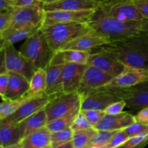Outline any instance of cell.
I'll return each mask as SVG.
<instances>
[{
  "label": "cell",
  "mask_w": 148,
  "mask_h": 148,
  "mask_svg": "<svg viewBox=\"0 0 148 148\" xmlns=\"http://www.w3.org/2000/svg\"><path fill=\"white\" fill-rule=\"evenodd\" d=\"M126 102L132 113L148 107V81L128 88H108Z\"/></svg>",
  "instance_id": "8992f818"
},
{
  "label": "cell",
  "mask_w": 148,
  "mask_h": 148,
  "mask_svg": "<svg viewBox=\"0 0 148 148\" xmlns=\"http://www.w3.org/2000/svg\"><path fill=\"white\" fill-rule=\"evenodd\" d=\"M38 1L43 4H52V3H55V2H56V1H60V0H38Z\"/></svg>",
  "instance_id": "681fc988"
},
{
  "label": "cell",
  "mask_w": 148,
  "mask_h": 148,
  "mask_svg": "<svg viewBox=\"0 0 148 148\" xmlns=\"http://www.w3.org/2000/svg\"><path fill=\"white\" fill-rule=\"evenodd\" d=\"M81 111L86 116L92 127H95L106 115L105 111L101 110H81Z\"/></svg>",
  "instance_id": "d590c367"
},
{
  "label": "cell",
  "mask_w": 148,
  "mask_h": 148,
  "mask_svg": "<svg viewBox=\"0 0 148 148\" xmlns=\"http://www.w3.org/2000/svg\"><path fill=\"white\" fill-rule=\"evenodd\" d=\"M53 148H75L74 146L73 143H72V140L70 142H68V143H64V144L60 145L55 146L53 147Z\"/></svg>",
  "instance_id": "7dc6e473"
},
{
  "label": "cell",
  "mask_w": 148,
  "mask_h": 148,
  "mask_svg": "<svg viewBox=\"0 0 148 148\" xmlns=\"http://www.w3.org/2000/svg\"><path fill=\"white\" fill-rule=\"evenodd\" d=\"M114 76L91 65L87 64L77 92L82 98L92 91L105 87Z\"/></svg>",
  "instance_id": "ba28073f"
},
{
  "label": "cell",
  "mask_w": 148,
  "mask_h": 148,
  "mask_svg": "<svg viewBox=\"0 0 148 148\" xmlns=\"http://www.w3.org/2000/svg\"><path fill=\"white\" fill-rule=\"evenodd\" d=\"M44 15L43 4L15 7L12 9V22L8 28L42 27Z\"/></svg>",
  "instance_id": "5b68a950"
},
{
  "label": "cell",
  "mask_w": 148,
  "mask_h": 148,
  "mask_svg": "<svg viewBox=\"0 0 148 148\" xmlns=\"http://www.w3.org/2000/svg\"><path fill=\"white\" fill-rule=\"evenodd\" d=\"M92 1L98 3L100 5H103V4H111V3H114V2H116V1H121V0H92Z\"/></svg>",
  "instance_id": "c3c4849f"
},
{
  "label": "cell",
  "mask_w": 148,
  "mask_h": 148,
  "mask_svg": "<svg viewBox=\"0 0 148 148\" xmlns=\"http://www.w3.org/2000/svg\"><path fill=\"white\" fill-rule=\"evenodd\" d=\"M141 32L148 36V19H144L141 22Z\"/></svg>",
  "instance_id": "bcb514c9"
},
{
  "label": "cell",
  "mask_w": 148,
  "mask_h": 148,
  "mask_svg": "<svg viewBox=\"0 0 148 148\" xmlns=\"http://www.w3.org/2000/svg\"><path fill=\"white\" fill-rule=\"evenodd\" d=\"M81 101L82 97L78 92L68 93L64 92L52 98L45 107L48 117V123L79 107Z\"/></svg>",
  "instance_id": "52a82bcc"
},
{
  "label": "cell",
  "mask_w": 148,
  "mask_h": 148,
  "mask_svg": "<svg viewBox=\"0 0 148 148\" xmlns=\"http://www.w3.org/2000/svg\"><path fill=\"white\" fill-rule=\"evenodd\" d=\"M36 95H31L27 92L24 96L20 97L17 99L2 100L0 106V120L8 118L14 113H15L25 103L33 98Z\"/></svg>",
  "instance_id": "4316f807"
},
{
  "label": "cell",
  "mask_w": 148,
  "mask_h": 148,
  "mask_svg": "<svg viewBox=\"0 0 148 148\" xmlns=\"http://www.w3.org/2000/svg\"><path fill=\"white\" fill-rule=\"evenodd\" d=\"M126 107V102L124 100H121L117 102H114L111 103V105L108 106L104 111H105L106 114H111V115H114V114H119L120 113L123 112V110Z\"/></svg>",
  "instance_id": "f35d334b"
},
{
  "label": "cell",
  "mask_w": 148,
  "mask_h": 148,
  "mask_svg": "<svg viewBox=\"0 0 148 148\" xmlns=\"http://www.w3.org/2000/svg\"><path fill=\"white\" fill-rule=\"evenodd\" d=\"M95 10H79V11H69V10L45 11L43 25L55 24V23H89Z\"/></svg>",
  "instance_id": "8fae6325"
},
{
  "label": "cell",
  "mask_w": 148,
  "mask_h": 148,
  "mask_svg": "<svg viewBox=\"0 0 148 148\" xmlns=\"http://www.w3.org/2000/svg\"><path fill=\"white\" fill-rule=\"evenodd\" d=\"M1 51V56H0V74L7 72L6 68V60H5V52L4 49H0Z\"/></svg>",
  "instance_id": "ee69618b"
},
{
  "label": "cell",
  "mask_w": 148,
  "mask_h": 148,
  "mask_svg": "<svg viewBox=\"0 0 148 148\" xmlns=\"http://www.w3.org/2000/svg\"><path fill=\"white\" fill-rule=\"evenodd\" d=\"M124 130L130 137L140 135V134H148V124L135 121L124 129Z\"/></svg>",
  "instance_id": "836d02e7"
},
{
  "label": "cell",
  "mask_w": 148,
  "mask_h": 148,
  "mask_svg": "<svg viewBox=\"0 0 148 148\" xmlns=\"http://www.w3.org/2000/svg\"><path fill=\"white\" fill-rule=\"evenodd\" d=\"M51 134L46 126L42 127L21 140L22 148H41L51 145Z\"/></svg>",
  "instance_id": "484cf974"
},
{
  "label": "cell",
  "mask_w": 148,
  "mask_h": 148,
  "mask_svg": "<svg viewBox=\"0 0 148 148\" xmlns=\"http://www.w3.org/2000/svg\"><path fill=\"white\" fill-rule=\"evenodd\" d=\"M105 13L124 22H141L144 17L132 0H121L100 6Z\"/></svg>",
  "instance_id": "30bf717a"
},
{
  "label": "cell",
  "mask_w": 148,
  "mask_h": 148,
  "mask_svg": "<svg viewBox=\"0 0 148 148\" xmlns=\"http://www.w3.org/2000/svg\"><path fill=\"white\" fill-rule=\"evenodd\" d=\"M92 127H93L92 126V124H90V122L88 121L86 116L80 111V112L78 114V115L75 118L71 128L72 129V130L74 132H75L79 131V130H88V129H90Z\"/></svg>",
  "instance_id": "e575fe53"
},
{
  "label": "cell",
  "mask_w": 148,
  "mask_h": 148,
  "mask_svg": "<svg viewBox=\"0 0 148 148\" xmlns=\"http://www.w3.org/2000/svg\"><path fill=\"white\" fill-rule=\"evenodd\" d=\"M87 64L68 63L63 66L62 80L64 92H77Z\"/></svg>",
  "instance_id": "9a60e30c"
},
{
  "label": "cell",
  "mask_w": 148,
  "mask_h": 148,
  "mask_svg": "<svg viewBox=\"0 0 148 148\" xmlns=\"http://www.w3.org/2000/svg\"><path fill=\"white\" fill-rule=\"evenodd\" d=\"M136 121L148 124V107L140 110L134 115Z\"/></svg>",
  "instance_id": "b9f144b4"
},
{
  "label": "cell",
  "mask_w": 148,
  "mask_h": 148,
  "mask_svg": "<svg viewBox=\"0 0 148 148\" xmlns=\"http://www.w3.org/2000/svg\"><path fill=\"white\" fill-rule=\"evenodd\" d=\"M41 148H53V147H52L51 145H48L44 146V147H41Z\"/></svg>",
  "instance_id": "f5cc1de1"
},
{
  "label": "cell",
  "mask_w": 148,
  "mask_h": 148,
  "mask_svg": "<svg viewBox=\"0 0 148 148\" xmlns=\"http://www.w3.org/2000/svg\"><path fill=\"white\" fill-rule=\"evenodd\" d=\"M136 121L134 115L127 111H123L119 114H106L103 118L93 127L97 130L119 131L124 130Z\"/></svg>",
  "instance_id": "ac0fdd59"
},
{
  "label": "cell",
  "mask_w": 148,
  "mask_h": 148,
  "mask_svg": "<svg viewBox=\"0 0 148 148\" xmlns=\"http://www.w3.org/2000/svg\"><path fill=\"white\" fill-rule=\"evenodd\" d=\"M9 72L0 74V95L2 98L7 91L9 83Z\"/></svg>",
  "instance_id": "60d3db41"
},
{
  "label": "cell",
  "mask_w": 148,
  "mask_h": 148,
  "mask_svg": "<svg viewBox=\"0 0 148 148\" xmlns=\"http://www.w3.org/2000/svg\"><path fill=\"white\" fill-rule=\"evenodd\" d=\"M110 42L111 40L108 37L92 29L72 40L63 49H77L90 51L92 49L108 44Z\"/></svg>",
  "instance_id": "2e32d148"
},
{
  "label": "cell",
  "mask_w": 148,
  "mask_h": 148,
  "mask_svg": "<svg viewBox=\"0 0 148 148\" xmlns=\"http://www.w3.org/2000/svg\"><path fill=\"white\" fill-rule=\"evenodd\" d=\"M100 4L92 0H60L55 3L43 4L45 11L69 10L79 11L85 10H97Z\"/></svg>",
  "instance_id": "7402d4cb"
},
{
  "label": "cell",
  "mask_w": 148,
  "mask_h": 148,
  "mask_svg": "<svg viewBox=\"0 0 148 148\" xmlns=\"http://www.w3.org/2000/svg\"><path fill=\"white\" fill-rule=\"evenodd\" d=\"M74 131L71 127L51 132V145L52 147L60 145L72 140Z\"/></svg>",
  "instance_id": "4dcf8cb0"
},
{
  "label": "cell",
  "mask_w": 148,
  "mask_h": 148,
  "mask_svg": "<svg viewBox=\"0 0 148 148\" xmlns=\"http://www.w3.org/2000/svg\"><path fill=\"white\" fill-rule=\"evenodd\" d=\"M41 27H25L19 28H7L0 33V49L13 45L23 39H27L36 33Z\"/></svg>",
  "instance_id": "cb8c5ba5"
},
{
  "label": "cell",
  "mask_w": 148,
  "mask_h": 148,
  "mask_svg": "<svg viewBox=\"0 0 148 148\" xmlns=\"http://www.w3.org/2000/svg\"><path fill=\"white\" fill-rule=\"evenodd\" d=\"M10 1L14 7L41 4L38 0H10Z\"/></svg>",
  "instance_id": "7bdbcfd3"
},
{
  "label": "cell",
  "mask_w": 148,
  "mask_h": 148,
  "mask_svg": "<svg viewBox=\"0 0 148 148\" xmlns=\"http://www.w3.org/2000/svg\"><path fill=\"white\" fill-rule=\"evenodd\" d=\"M12 16V9L0 12V33H2L10 26Z\"/></svg>",
  "instance_id": "8d00e7d4"
},
{
  "label": "cell",
  "mask_w": 148,
  "mask_h": 148,
  "mask_svg": "<svg viewBox=\"0 0 148 148\" xmlns=\"http://www.w3.org/2000/svg\"><path fill=\"white\" fill-rule=\"evenodd\" d=\"M47 124L48 117L44 107L38 112L35 113L34 114L18 123L21 132L22 140L33 132L43 127H46Z\"/></svg>",
  "instance_id": "d4e9b609"
},
{
  "label": "cell",
  "mask_w": 148,
  "mask_h": 148,
  "mask_svg": "<svg viewBox=\"0 0 148 148\" xmlns=\"http://www.w3.org/2000/svg\"><path fill=\"white\" fill-rule=\"evenodd\" d=\"M148 145V140H146V141L143 142V143H141V144L135 146V147H132V148H144L146 145Z\"/></svg>",
  "instance_id": "f907efd6"
},
{
  "label": "cell",
  "mask_w": 148,
  "mask_h": 148,
  "mask_svg": "<svg viewBox=\"0 0 148 148\" xmlns=\"http://www.w3.org/2000/svg\"><path fill=\"white\" fill-rule=\"evenodd\" d=\"M47 86L46 71L43 68L36 70L30 80V88L28 92L31 95H38L46 91Z\"/></svg>",
  "instance_id": "f1b7e54d"
},
{
  "label": "cell",
  "mask_w": 148,
  "mask_h": 148,
  "mask_svg": "<svg viewBox=\"0 0 148 148\" xmlns=\"http://www.w3.org/2000/svg\"><path fill=\"white\" fill-rule=\"evenodd\" d=\"M144 19H148V0H132Z\"/></svg>",
  "instance_id": "ab89813d"
},
{
  "label": "cell",
  "mask_w": 148,
  "mask_h": 148,
  "mask_svg": "<svg viewBox=\"0 0 148 148\" xmlns=\"http://www.w3.org/2000/svg\"><path fill=\"white\" fill-rule=\"evenodd\" d=\"M148 81V69L126 66L103 88H128Z\"/></svg>",
  "instance_id": "4fadbf2b"
},
{
  "label": "cell",
  "mask_w": 148,
  "mask_h": 148,
  "mask_svg": "<svg viewBox=\"0 0 148 148\" xmlns=\"http://www.w3.org/2000/svg\"><path fill=\"white\" fill-rule=\"evenodd\" d=\"M117 131H106V130H97V132L92 137L88 146L103 148L108 144L114 134Z\"/></svg>",
  "instance_id": "1f68e13d"
},
{
  "label": "cell",
  "mask_w": 148,
  "mask_h": 148,
  "mask_svg": "<svg viewBox=\"0 0 148 148\" xmlns=\"http://www.w3.org/2000/svg\"><path fill=\"white\" fill-rule=\"evenodd\" d=\"M80 106L77 107L68 114L49 122L46 127L51 132H55L60 131V130L71 127L75 118L78 115V114L80 112Z\"/></svg>",
  "instance_id": "83f0119b"
},
{
  "label": "cell",
  "mask_w": 148,
  "mask_h": 148,
  "mask_svg": "<svg viewBox=\"0 0 148 148\" xmlns=\"http://www.w3.org/2000/svg\"><path fill=\"white\" fill-rule=\"evenodd\" d=\"M148 140V134H140V135L134 136V137H130L127 142L122 145L121 147L122 148H132L134 147L135 146L141 144L143 142L146 141Z\"/></svg>",
  "instance_id": "74e56055"
},
{
  "label": "cell",
  "mask_w": 148,
  "mask_h": 148,
  "mask_svg": "<svg viewBox=\"0 0 148 148\" xmlns=\"http://www.w3.org/2000/svg\"><path fill=\"white\" fill-rule=\"evenodd\" d=\"M9 75L10 77L7 91L1 99H17L26 95L30 88V81L20 74L9 72Z\"/></svg>",
  "instance_id": "d6986e66"
},
{
  "label": "cell",
  "mask_w": 148,
  "mask_h": 148,
  "mask_svg": "<svg viewBox=\"0 0 148 148\" xmlns=\"http://www.w3.org/2000/svg\"><path fill=\"white\" fill-rule=\"evenodd\" d=\"M88 64L95 66L114 77L119 75L126 66L106 52L97 49L90 51Z\"/></svg>",
  "instance_id": "5bb4252c"
},
{
  "label": "cell",
  "mask_w": 148,
  "mask_h": 148,
  "mask_svg": "<svg viewBox=\"0 0 148 148\" xmlns=\"http://www.w3.org/2000/svg\"><path fill=\"white\" fill-rule=\"evenodd\" d=\"M106 52L125 66L148 69V36L141 33L96 48Z\"/></svg>",
  "instance_id": "6da1fadb"
},
{
  "label": "cell",
  "mask_w": 148,
  "mask_h": 148,
  "mask_svg": "<svg viewBox=\"0 0 148 148\" xmlns=\"http://www.w3.org/2000/svg\"><path fill=\"white\" fill-rule=\"evenodd\" d=\"M19 51L36 69H45L50 64L54 54L41 27L35 34L25 39Z\"/></svg>",
  "instance_id": "277c9868"
},
{
  "label": "cell",
  "mask_w": 148,
  "mask_h": 148,
  "mask_svg": "<svg viewBox=\"0 0 148 148\" xmlns=\"http://www.w3.org/2000/svg\"><path fill=\"white\" fill-rule=\"evenodd\" d=\"M92 29L88 23H55L43 25L41 27L42 31L54 53L62 50L72 40Z\"/></svg>",
  "instance_id": "3957f363"
},
{
  "label": "cell",
  "mask_w": 148,
  "mask_h": 148,
  "mask_svg": "<svg viewBox=\"0 0 148 148\" xmlns=\"http://www.w3.org/2000/svg\"><path fill=\"white\" fill-rule=\"evenodd\" d=\"M121 98L108 88H101L92 91L82 98L81 110H101L104 111L114 102L121 101Z\"/></svg>",
  "instance_id": "7c38bea8"
},
{
  "label": "cell",
  "mask_w": 148,
  "mask_h": 148,
  "mask_svg": "<svg viewBox=\"0 0 148 148\" xmlns=\"http://www.w3.org/2000/svg\"><path fill=\"white\" fill-rule=\"evenodd\" d=\"M14 8L10 0H0V12Z\"/></svg>",
  "instance_id": "f6af8a7d"
},
{
  "label": "cell",
  "mask_w": 148,
  "mask_h": 148,
  "mask_svg": "<svg viewBox=\"0 0 148 148\" xmlns=\"http://www.w3.org/2000/svg\"><path fill=\"white\" fill-rule=\"evenodd\" d=\"M4 49L7 72L20 74L30 81L37 69L13 45L7 46Z\"/></svg>",
  "instance_id": "9c48e42d"
},
{
  "label": "cell",
  "mask_w": 148,
  "mask_h": 148,
  "mask_svg": "<svg viewBox=\"0 0 148 148\" xmlns=\"http://www.w3.org/2000/svg\"><path fill=\"white\" fill-rule=\"evenodd\" d=\"M51 99L52 98L45 92L34 95L33 98L25 103L15 113L9 116L8 119L18 124L25 119L46 107Z\"/></svg>",
  "instance_id": "e0dca14e"
},
{
  "label": "cell",
  "mask_w": 148,
  "mask_h": 148,
  "mask_svg": "<svg viewBox=\"0 0 148 148\" xmlns=\"http://www.w3.org/2000/svg\"><path fill=\"white\" fill-rule=\"evenodd\" d=\"M22 140L21 132L18 124L8 118L0 120V142L1 148L20 143Z\"/></svg>",
  "instance_id": "603a6c76"
},
{
  "label": "cell",
  "mask_w": 148,
  "mask_h": 148,
  "mask_svg": "<svg viewBox=\"0 0 148 148\" xmlns=\"http://www.w3.org/2000/svg\"><path fill=\"white\" fill-rule=\"evenodd\" d=\"M130 138L129 135L124 130L117 131L112 138L110 140L108 144L104 146L103 148H118L121 147Z\"/></svg>",
  "instance_id": "d6a6232c"
},
{
  "label": "cell",
  "mask_w": 148,
  "mask_h": 148,
  "mask_svg": "<svg viewBox=\"0 0 148 148\" xmlns=\"http://www.w3.org/2000/svg\"><path fill=\"white\" fill-rule=\"evenodd\" d=\"M96 132L97 130H95L94 127L88 130L74 132L72 143L75 147L84 148L87 147Z\"/></svg>",
  "instance_id": "f546056e"
},
{
  "label": "cell",
  "mask_w": 148,
  "mask_h": 148,
  "mask_svg": "<svg viewBox=\"0 0 148 148\" xmlns=\"http://www.w3.org/2000/svg\"><path fill=\"white\" fill-rule=\"evenodd\" d=\"M90 51L77 49H63L55 52L49 64H65L68 63L88 64Z\"/></svg>",
  "instance_id": "ffe728a7"
},
{
  "label": "cell",
  "mask_w": 148,
  "mask_h": 148,
  "mask_svg": "<svg viewBox=\"0 0 148 148\" xmlns=\"http://www.w3.org/2000/svg\"><path fill=\"white\" fill-rule=\"evenodd\" d=\"M141 22L121 21L105 13L99 7L95 10L89 25L93 30L108 37L111 41L140 34Z\"/></svg>",
  "instance_id": "7a4b0ae2"
},
{
  "label": "cell",
  "mask_w": 148,
  "mask_h": 148,
  "mask_svg": "<svg viewBox=\"0 0 148 148\" xmlns=\"http://www.w3.org/2000/svg\"><path fill=\"white\" fill-rule=\"evenodd\" d=\"M5 148H22L21 142L19 143H17V144H14V145H12L8 146V147H7Z\"/></svg>",
  "instance_id": "816d5d0a"
},
{
  "label": "cell",
  "mask_w": 148,
  "mask_h": 148,
  "mask_svg": "<svg viewBox=\"0 0 148 148\" xmlns=\"http://www.w3.org/2000/svg\"><path fill=\"white\" fill-rule=\"evenodd\" d=\"M84 148H98V147H89V146H87V147H84Z\"/></svg>",
  "instance_id": "db71d44e"
},
{
  "label": "cell",
  "mask_w": 148,
  "mask_h": 148,
  "mask_svg": "<svg viewBox=\"0 0 148 148\" xmlns=\"http://www.w3.org/2000/svg\"><path fill=\"white\" fill-rule=\"evenodd\" d=\"M64 65L49 64L45 68L47 76V86L45 92L51 98L64 93L62 80V72Z\"/></svg>",
  "instance_id": "44dd1931"
}]
</instances>
